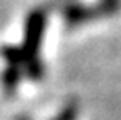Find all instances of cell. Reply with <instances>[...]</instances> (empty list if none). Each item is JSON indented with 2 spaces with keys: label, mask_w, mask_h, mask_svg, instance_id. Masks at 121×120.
<instances>
[{
  "label": "cell",
  "mask_w": 121,
  "mask_h": 120,
  "mask_svg": "<svg viewBox=\"0 0 121 120\" xmlns=\"http://www.w3.org/2000/svg\"><path fill=\"white\" fill-rule=\"evenodd\" d=\"M91 10L87 7H81V5H69L65 11V16L69 23H82L86 19L91 18Z\"/></svg>",
  "instance_id": "obj_2"
},
{
  "label": "cell",
  "mask_w": 121,
  "mask_h": 120,
  "mask_svg": "<svg viewBox=\"0 0 121 120\" xmlns=\"http://www.w3.org/2000/svg\"><path fill=\"white\" fill-rule=\"evenodd\" d=\"M118 5H120V0H103L102 7L107 11H113L115 8H118Z\"/></svg>",
  "instance_id": "obj_4"
},
{
  "label": "cell",
  "mask_w": 121,
  "mask_h": 120,
  "mask_svg": "<svg viewBox=\"0 0 121 120\" xmlns=\"http://www.w3.org/2000/svg\"><path fill=\"white\" fill-rule=\"evenodd\" d=\"M47 16L44 11H32L26 24V46L23 55L28 58V68L34 78L42 76V67L37 58V50L40 47V39L44 36V28H45Z\"/></svg>",
  "instance_id": "obj_1"
},
{
  "label": "cell",
  "mask_w": 121,
  "mask_h": 120,
  "mask_svg": "<svg viewBox=\"0 0 121 120\" xmlns=\"http://www.w3.org/2000/svg\"><path fill=\"white\" fill-rule=\"evenodd\" d=\"M76 117H78V104L69 102V104H66V107L53 120H76Z\"/></svg>",
  "instance_id": "obj_3"
},
{
  "label": "cell",
  "mask_w": 121,
  "mask_h": 120,
  "mask_svg": "<svg viewBox=\"0 0 121 120\" xmlns=\"http://www.w3.org/2000/svg\"><path fill=\"white\" fill-rule=\"evenodd\" d=\"M23 120H26V119H23Z\"/></svg>",
  "instance_id": "obj_5"
}]
</instances>
